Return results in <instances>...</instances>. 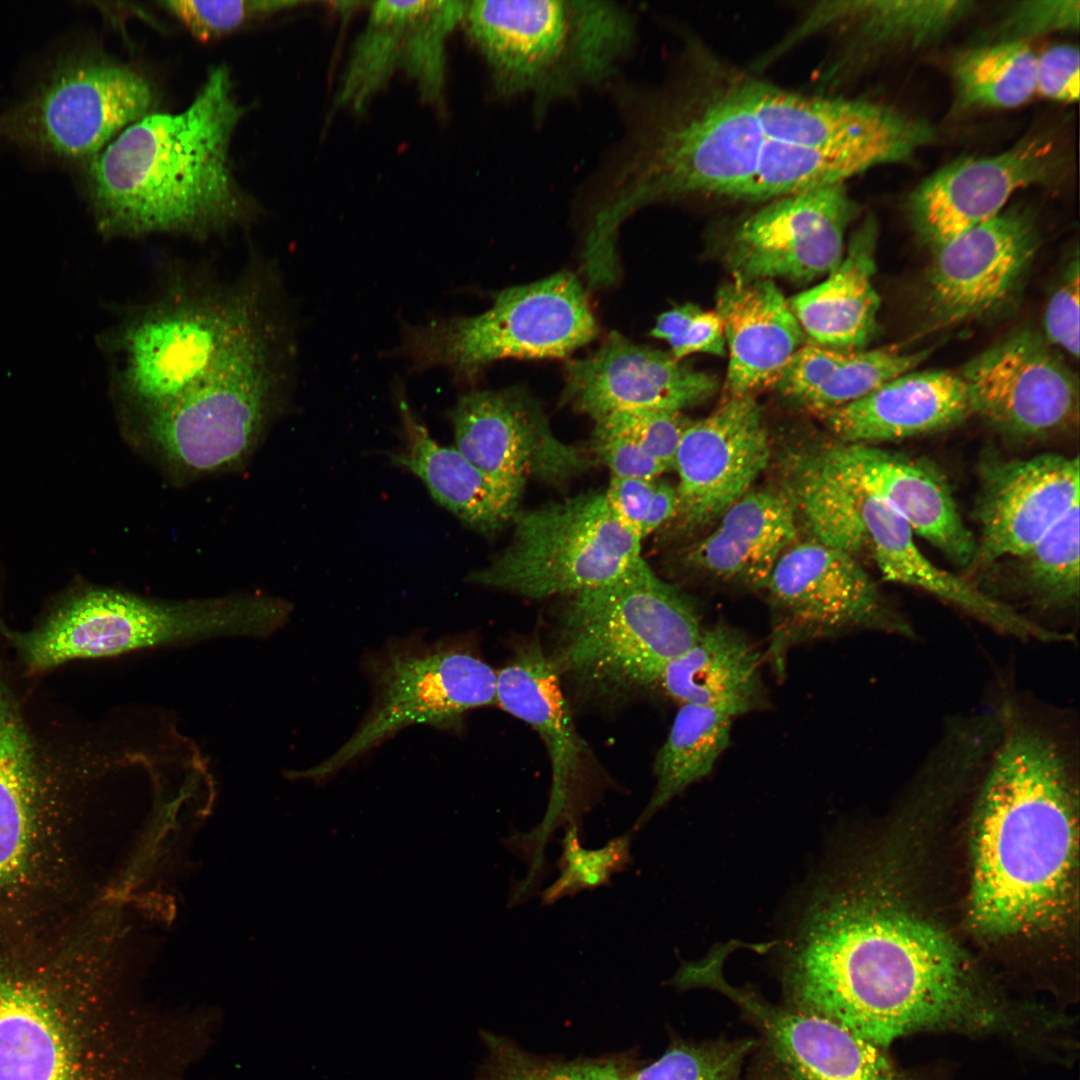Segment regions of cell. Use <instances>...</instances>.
<instances>
[{"instance_id":"cell-1","label":"cell","mask_w":1080,"mask_h":1080,"mask_svg":"<svg viewBox=\"0 0 1080 1080\" xmlns=\"http://www.w3.org/2000/svg\"><path fill=\"white\" fill-rule=\"evenodd\" d=\"M777 942L785 1005L884 1049L920 1032L1008 1034L1013 1008L983 991L943 932L828 862Z\"/></svg>"},{"instance_id":"cell-2","label":"cell","mask_w":1080,"mask_h":1080,"mask_svg":"<svg viewBox=\"0 0 1080 1080\" xmlns=\"http://www.w3.org/2000/svg\"><path fill=\"white\" fill-rule=\"evenodd\" d=\"M976 802L969 915L979 931L1048 928L1066 912L1077 859L1078 729L1072 712L1005 689Z\"/></svg>"},{"instance_id":"cell-3","label":"cell","mask_w":1080,"mask_h":1080,"mask_svg":"<svg viewBox=\"0 0 1080 1080\" xmlns=\"http://www.w3.org/2000/svg\"><path fill=\"white\" fill-rule=\"evenodd\" d=\"M63 922L0 940V1080H178L184 1022L124 1006Z\"/></svg>"},{"instance_id":"cell-4","label":"cell","mask_w":1080,"mask_h":1080,"mask_svg":"<svg viewBox=\"0 0 1080 1080\" xmlns=\"http://www.w3.org/2000/svg\"><path fill=\"white\" fill-rule=\"evenodd\" d=\"M244 113L230 72L220 65L185 110L149 113L125 128L88 162V196L100 229L203 235L244 220L248 203L230 161Z\"/></svg>"},{"instance_id":"cell-5","label":"cell","mask_w":1080,"mask_h":1080,"mask_svg":"<svg viewBox=\"0 0 1080 1080\" xmlns=\"http://www.w3.org/2000/svg\"><path fill=\"white\" fill-rule=\"evenodd\" d=\"M462 23L495 91L538 104L608 80L635 33L628 12L605 1H472Z\"/></svg>"},{"instance_id":"cell-6","label":"cell","mask_w":1080,"mask_h":1080,"mask_svg":"<svg viewBox=\"0 0 1080 1080\" xmlns=\"http://www.w3.org/2000/svg\"><path fill=\"white\" fill-rule=\"evenodd\" d=\"M569 597L550 658L559 675L598 694L656 684L703 629L693 603L642 557L611 582Z\"/></svg>"},{"instance_id":"cell-7","label":"cell","mask_w":1080,"mask_h":1080,"mask_svg":"<svg viewBox=\"0 0 1080 1080\" xmlns=\"http://www.w3.org/2000/svg\"><path fill=\"white\" fill-rule=\"evenodd\" d=\"M47 768L0 670V937L54 923L64 904L73 815Z\"/></svg>"},{"instance_id":"cell-8","label":"cell","mask_w":1080,"mask_h":1080,"mask_svg":"<svg viewBox=\"0 0 1080 1080\" xmlns=\"http://www.w3.org/2000/svg\"><path fill=\"white\" fill-rule=\"evenodd\" d=\"M290 604L263 595L192 601L152 600L92 589L55 611L38 628L15 635L24 664L42 671L73 659L226 636L265 637L280 629Z\"/></svg>"},{"instance_id":"cell-9","label":"cell","mask_w":1080,"mask_h":1080,"mask_svg":"<svg viewBox=\"0 0 1080 1080\" xmlns=\"http://www.w3.org/2000/svg\"><path fill=\"white\" fill-rule=\"evenodd\" d=\"M279 336L261 305L202 377L144 412L146 433L167 460L205 472L236 465L249 454L281 386Z\"/></svg>"},{"instance_id":"cell-10","label":"cell","mask_w":1080,"mask_h":1080,"mask_svg":"<svg viewBox=\"0 0 1080 1080\" xmlns=\"http://www.w3.org/2000/svg\"><path fill=\"white\" fill-rule=\"evenodd\" d=\"M597 334L581 283L558 272L500 291L481 314L406 325L399 352L416 372L444 368L464 381L504 358L566 357Z\"/></svg>"},{"instance_id":"cell-11","label":"cell","mask_w":1080,"mask_h":1080,"mask_svg":"<svg viewBox=\"0 0 1080 1080\" xmlns=\"http://www.w3.org/2000/svg\"><path fill=\"white\" fill-rule=\"evenodd\" d=\"M364 667L372 701L360 725L328 758L294 777L325 782L406 727L458 733L469 711L496 704L497 672L462 640H392Z\"/></svg>"},{"instance_id":"cell-12","label":"cell","mask_w":1080,"mask_h":1080,"mask_svg":"<svg viewBox=\"0 0 1080 1080\" xmlns=\"http://www.w3.org/2000/svg\"><path fill=\"white\" fill-rule=\"evenodd\" d=\"M513 522L509 545L470 582L535 599L571 596L611 582L641 557V539L604 492L518 511Z\"/></svg>"},{"instance_id":"cell-13","label":"cell","mask_w":1080,"mask_h":1080,"mask_svg":"<svg viewBox=\"0 0 1080 1080\" xmlns=\"http://www.w3.org/2000/svg\"><path fill=\"white\" fill-rule=\"evenodd\" d=\"M155 102L135 69L89 51L61 55L25 99L0 113V139L89 162Z\"/></svg>"},{"instance_id":"cell-14","label":"cell","mask_w":1080,"mask_h":1080,"mask_svg":"<svg viewBox=\"0 0 1080 1080\" xmlns=\"http://www.w3.org/2000/svg\"><path fill=\"white\" fill-rule=\"evenodd\" d=\"M132 316L115 339L118 385L144 412L202 377L261 299L256 286L165 294Z\"/></svg>"},{"instance_id":"cell-15","label":"cell","mask_w":1080,"mask_h":1080,"mask_svg":"<svg viewBox=\"0 0 1080 1080\" xmlns=\"http://www.w3.org/2000/svg\"><path fill=\"white\" fill-rule=\"evenodd\" d=\"M496 704L539 733L551 761V788L542 820L504 841L528 866L518 882L520 889L532 892L547 874L545 851L556 831L573 825L583 830V816L592 807L584 777L585 745L574 726L559 673L536 640L520 647L497 672Z\"/></svg>"},{"instance_id":"cell-16","label":"cell","mask_w":1080,"mask_h":1080,"mask_svg":"<svg viewBox=\"0 0 1080 1080\" xmlns=\"http://www.w3.org/2000/svg\"><path fill=\"white\" fill-rule=\"evenodd\" d=\"M726 955L708 952L685 969L688 988H709L733 1001L757 1029L760 1042L751 1080H912L883 1049L826 1018L774 1005L724 978Z\"/></svg>"},{"instance_id":"cell-17","label":"cell","mask_w":1080,"mask_h":1080,"mask_svg":"<svg viewBox=\"0 0 1080 1080\" xmlns=\"http://www.w3.org/2000/svg\"><path fill=\"white\" fill-rule=\"evenodd\" d=\"M775 612L773 651L814 638L874 631L913 638L911 622L856 556L809 540L779 558L765 588Z\"/></svg>"},{"instance_id":"cell-18","label":"cell","mask_w":1080,"mask_h":1080,"mask_svg":"<svg viewBox=\"0 0 1080 1080\" xmlns=\"http://www.w3.org/2000/svg\"><path fill=\"white\" fill-rule=\"evenodd\" d=\"M845 184L767 201L738 220L724 254L734 280L807 283L831 272L844 256L845 232L859 213Z\"/></svg>"},{"instance_id":"cell-19","label":"cell","mask_w":1080,"mask_h":1080,"mask_svg":"<svg viewBox=\"0 0 1080 1080\" xmlns=\"http://www.w3.org/2000/svg\"><path fill=\"white\" fill-rule=\"evenodd\" d=\"M958 373L973 414L1010 437L1042 438L1078 422V379L1032 330L1005 337Z\"/></svg>"},{"instance_id":"cell-20","label":"cell","mask_w":1080,"mask_h":1080,"mask_svg":"<svg viewBox=\"0 0 1080 1080\" xmlns=\"http://www.w3.org/2000/svg\"><path fill=\"white\" fill-rule=\"evenodd\" d=\"M1068 163L1056 136L1030 134L1001 153L961 158L937 170L910 194L908 216L920 237L936 248L999 215L1016 191L1056 184Z\"/></svg>"},{"instance_id":"cell-21","label":"cell","mask_w":1080,"mask_h":1080,"mask_svg":"<svg viewBox=\"0 0 1080 1080\" xmlns=\"http://www.w3.org/2000/svg\"><path fill=\"white\" fill-rule=\"evenodd\" d=\"M1039 246L1032 216L1002 211L934 248L926 307L936 328L990 317L1014 300Z\"/></svg>"},{"instance_id":"cell-22","label":"cell","mask_w":1080,"mask_h":1080,"mask_svg":"<svg viewBox=\"0 0 1080 1080\" xmlns=\"http://www.w3.org/2000/svg\"><path fill=\"white\" fill-rule=\"evenodd\" d=\"M467 2H374L341 80L336 104L363 111L395 71L413 80L423 100L442 107L445 46Z\"/></svg>"},{"instance_id":"cell-23","label":"cell","mask_w":1080,"mask_h":1080,"mask_svg":"<svg viewBox=\"0 0 1080 1080\" xmlns=\"http://www.w3.org/2000/svg\"><path fill=\"white\" fill-rule=\"evenodd\" d=\"M455 447L489 477L523 490L529 478L560 482L580 472L579 451L559 440L528 392L471 391L448 412Z\"/></svg>"},{"instance_id":"cell-24","label":"cell","mask_w":1080,"mask_h":1080,"mask_svg":"<svg viewBox=\"0 0 1080 1080\" xmlns=\"http://www.w3.org/2000/svg\"><path fill=\"white\" fill-rule=\"evenodd\" d=\"M769 458L761 408L752 394L730 397L705 418L690 421L673 464L682 523L694 528L720 518L750 490Z\"/></svg>"},{"instance_id":"cell-25","label":"cell","mask_w":1080,"mask_h":1080,"mask_svg":"<svg viewBox=\"0 0 1080 1080\" xmlns=\"http://www.w3.org/2000/svg\"><path fill=\"white\" fill-rule=\"evenodd\" d=\"M716 388L714 376L612 331L592 354L567 363L563 400L595 421L618 412H681Z\"/></svg>"},{"instance_id":"cell-26","label":"cell","mask_w":1080,"mask_h":1080,"mask_svg":"<svg viewBox=\"0 0 1080 1080\" xmlns=\"http://www.w3.org/2000/svg\"><path fill=\"white\" fill-rule=\"evenodd\" d=\"M1079 458L1043 453L983 465L976 562L1017 558L1080 504Z\"/></svg>"},{"instance_id":"cell-27","label":"cell","mask_w":1080,"mask_h":1080,"mask_svg":"<svg viewBox=\"0 0 1080 1080\" xmlns=\"http://www.w3.org/2000/svg\"><path fill=\"white\" fill-rule=\"evenodd\" d=\"M818 453L953 563L961 567L975 563L976 538L965 524L946 479L932 464L867 444L842 443Z\"/></svg>"},{"instance_id":"cell-28","label":"cell","mask_w":1080,"mask_h":1080,"mask_svg":"<svg viewBox=\"0 0 1080 1080\" xmlns=\"http://www.w3.org/2000/svg\"><path fill=\"white\" fill-rule=\"evenodd\" d=\"M976 5L971 0H837L803 8L784 37L768 50L777 60L805 40L826 36L840 47L821 79L835 82L863 51L883 47L922 48L944 38Z\"/></svg>"},{"instance_id":"cell-29","label":"cell","mask_w":1080,"mask_h":1080,"mask_svg":"<svg viewBox=\"0 0 1080 1080\" xmlns=\"http://www.w3.org/2000/svg\"><path fill=\"white\" fill-rule=\"evenodd\" d=\"M855 488L867 548L884 580L926 592L1000 634L1024 641H1067L1040 628L978 585L934 564L920 550L914 533L899 516L879 499Z\"/></svg>"},{"instance_id":"cell-30","label":"cell","mask_w":1080,"mask_h":1080,"mask_svg":"<svg viewBox=\"0 0 1080 1080\" xmlns=\"http://www.w3.org/2000/svg\"><path fill=\"white\" fill-rule=\"evenodd\" d=\"M971 414L958 372L913 370L823 416L843 443L872 445L944 430Z\"/></svg>"},{"instance_id":"cell-31","label":"cell","mask_w":1080,"mask_h":1080,"mask_svg":"<svg viewBox=\"0 0 1080 1080\" xmlns=\"http://www.w3.org/2000/svg\"><path fill=\"white\" fill-rule=\"evenodd\" d=\"M394 400L400 418V448L393 464L413 473L432 497L477 532L493 536L514 519L523 490L494 480L455 446L439 444L396 383Z\"/></svg>"},{"instance_id":"cell-32","label":"cell","mask_w":1080,"mask_h":1080,"mask_svg":"<svg viewBox=\"0 0 1080 1080\" xmlns=\"http://www.w3.org/2000/svg\"><path fill=\"white\" fill-rule=\"evenodd\" d=\"M716 313L729 350L725 388L730 397L771 385L805 334L773 280H734L716 294Z\"/></svg>"},{"instance_id":"cell-33","label":"cell","mask_w":1080,"mask_h":1080,"mask_svg":"<svg viewBox=\"0 0 1080 1080\" xmlns=\"http://www.w3.org/2000/svg\"><path fill=\"white\" fill-rule=\"evenodd\" d=\"M687 556L715 578L764 589L782 554L797 537V512L786 491L749 490Z\"/></svg>"},{"instance_id":"cell-34","label":"cell","mask_w":1080,"mask_h":1080,"mask_svg":"<svg viewBox=\"0 0 1080 1080\" xmlns=\"http://www.w3.org/2000/svg\"><path fill=\"white\" fill-rule=\"evenodd\" d=\"M878 228L868 216L853 233L846 255L818 285L788 304L809 343L860 350L877 329L880 297L873 285Z\"/></svg>"},{"instance_id":"cell-35","label":"cell","mask_w":1080,"mask_h":1080,"mask_svg":"<svg viewBox=\"0 0 1080 1080\" xmlns=\"http://www.w3.org/2000/svg\"><path fill=\"white\" fill-rule=\"evenodd\" d=\"M761 656L738 629L718 623L662 670L657 684L680 705L716 709L733 718L766 703Z\"/></svg>"},{"instance_id":"cell-36","label":"cell","mask_w":1080,"mask_h":1080,"mask_svg":"<svg viewBox=\"0 0 1080 1080\" xmlns=\"http://www.w3.org/2000/svg\"><path fill=\"white\" fill-rule=\"evenodd\" d=\"M928 354V350L903 352L896 346L863 351L807 343L771 385L794 404L823 416L913 371Z\"/></svg>"},{"instance_id":"cell-37","label":"cell","mask_w":1080,"mask_h":1080,"mask_svg":"<svg viewBox=\"0 0 1080 1080\" xmlns=\"http://www.w3.org/2000/svg\"><path fill=\"white\" fill-rule=\"evenodd\" d=\"M733 717L690 704L680 706L654 762L656 785L630 832L641 830L674 797L708 776L729 746Z\"/></svg>"},{"instance_id":"cell-38","label":"cell","mask_w":1080,"mask_h":1080,"mask_svg":"<svg viewBox=\"0 0 1080 1080\" xmlns=\"http://www.w3.org/2000/svg\"><path fill=\"white\" fill-rule=\"evenodd\" d=\"M786 491L814 540L854 556L867 548L857 489L819 453L791 462Z\"/></svg>"},{"instance_id":"cell-39","label":"cell","mask_w":1080,"mask_h":1080,"mask_svg":"<svg viewBox=\"0 0 1080 1080\" xmlns=\"http://www.w3.org/2000/svg\"><path fill=\"white\" fill-rule=\"evenodd\" d=\"M1079 515V504H1077L1034 545L1017 557L1019 587L1023 602L1033 612L1042 615L1041 626L1047 631H1049L1048 627L1046 628L1047 618L1051 615V629L1055 634L1057 632L1053 627L1052 615H1060V620H1063L1061 615H1064L1063 617L1067 620L1065 617L1067 614L1069 620L1072 621L1073 612H1077L1078 609ZM1067 623L1072 629L1068 620Z\"/></svg>"},{"instance_id":"cell-40","label":"cell","mask_w":1080,"mask_h":1080,"mask_svg":"<svg viewBox=\"0 0 1080 1080\" xmlns=\"http://www.w3.org/2000/svg\"><path fill=\"white\" fill-rule=\"evenodd\" d=\"M952 75L962 108H1014L1036 93V55L1027 43L999 41L970 48Z\"/></svg>"},{"instance_id":"cell-41","label":"cell","mask_w":1080,"mask_h":1080,"mask_svg":"<svg viewBox=\"0 0 1080 1080\" xmlns=\"http://www.w3.org/2000/svg\"><path fill=\"white\" fill-rule=\"evenodd\" d=\"M480 1037L485 1055L475 1080H629L632 1072L619 1057L551 1059L490 1031H481Z\"/></svg>"},{"instance_id":"cell-42","label":"cell","mask_w":1080,"mask_h":1080,"mask_svg":"<svg viewBox=\"0 0 1080 1080\" xmlns=\"http://www.w3.org/2000/svg\"><path fill=\"white\" fill-rule=\"evenodd\" d=\"M564 831L561 854L556 863L559 875L541 893L545 905L608 885L614 874L624 871L632 863L630 831L610 839L602 847L591 849L583 846V830L579 827L569 826Z\"/></svg>"},{"instance_id":"cell-43","label":"cell","mask_w":1080,"mask_h":1080,"mask_svg":"<svg viewBox=\"0 0 1080 1080\" xmlns=\"http://www.w3.org/2000/svg\"><path fill=\"white\" fill-rule=\"evenodd\" d=\"M755 1040H676L653 1063L632 1070L629 1080H742Z\"/></svg>"},{"instance_id":"cell-44","label":"cell","mask_w":1080,"mask_h":1080,"mask_svg":"<svg viewBox=\"0 0 1080 1080\" xmlns=\"http://www.w3.org/2000/svg\"><path fill=\"white\" fill-rule=\"evenodd\" d=\"M604 493L619 521L641 540L679 509L677 488L658 479L611 477Z\"/></svg>"},{"instance_id":"cell-45","label":"cell","mask_w":1080,"mask_h":1080,"mask_svg":"<svg viewBox=\"0 0 1080 1080\" xmlns=\"http://www.w3.org/2000/svg\"><path fill=\"white\" fill-rule=\"evenodd\" d=\"M199 41H210L235 31L260 17L300 2L295 1H192L160 3Z\"/></svg>"},{"instance_id":"cell-46","label":"cell","mask_w":1080,"mask_h":1080,"mask_svg":"<svg viewBox=\"0 0 1080 1080\" xmlns=\"http://www.w3.org/2000/svg\"><path fill=\"white\" fill-rule=\"evenodd\" d=\"M651 335L665 341L671 355L678 360L694 353L725 355L726 342L719 315L695 304L686 303L663 312Z\"/></svg>"},{"instance_id":"cell-47","label":"cell","mask_w":1080,"mask_h":1080,"mask_svg":"<svg viewBox=\"0 0 1080 1080\" xmlns=\"http://www.w3.org/2000/svg\"><path fill=\"white\" fill-rule=\"evenodd\" d=\"M690 420L677 411H633L609 414L595 420V427L621 435L673 468L682 434Z\"/></svg>"},{"instance_id":"cell-48","label":"cell","mask_w":1080,"mask_h":1080,"mask_svg":"<svg viewBox=\"0 0 1080 1080\" xmlns=\"http://www.w3.org/2000/svg\"><path fill=\"white\" fill-rule=\"evenodd\" d=\"M1079 0H1024L1011 6L997 27L999 41L1023 42L1055 32L1077 31Z\"/></svg>"},{"instance_id":"cell-49","label":"cell","mask_w":1080,"mask_h":1080,"mask_svg":"<svg viewBox=\"0 0 1080 1080\" xmlns=\"http://www.w3.org/2000/svg\"><path fill=\"white\" fill-rule=\"evenodd\" d=\"M1080 264L1078 251L1071 259L1051 294L1043 316L1045 340L1078 359Z\"/></svg>"},{"instance_id":"cell-50","label":"cell","mask_w":1080,"mask_h":1080,"mask_svg":"<svg viewBox=\"0 0 1080 1080\" xmlns=\"http://www.w3.org/2000/svg\"><path fill=\"white\" fill-rule=\"evenodd\" d=\"M1080 56L1076 46L1054 45L1036 56V92L1065 103L1079 98Z\"/></svg>"},{"instance_id":"cell-51","label":"cell","mask_w":1080,"mask_h":1080,"mask_svg":"<svg viewBox=\"0 0 1080 1080\" xmlns=\"http://www.w3.org/2000/svg\"><path fill=\"white\" fill-rule=\"evenodd\" d=\"M593 449L612 477L657 479L668 470L633 441L595 427Z\"/></svg>"}]
</instances>
